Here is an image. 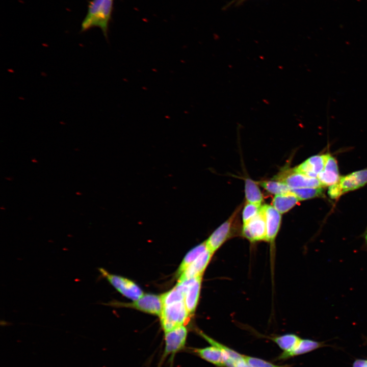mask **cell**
I'll return each mask as SVG.
<instances>
[{"mask_svg": "<svg viewBox=\"0 0 367 367\" xmlns=\"http://www.w3.org/2000/svg\"><path fill=\"white\" fill-rule=\"evenodd\" d=\"M269 338L274 342L283 352L291 351L301 339L298 335L292 333L270 336Z\"/></svg>", "mask_w": 367, "mask_h": 367, "instance_id": "ac0fdd59", "label": "cell"}, {"mask_svg": "<svg viewBox=\"0 0 367 367\" xmlns=\"http://www.w3.org/2000/svg\"><path fill=\"white\" fill-rule=\"evenodd\" d=\"M338 182L343 194L360 188L367 184V169L341 176Z\"/></svg>", "mask_w": 367, "mask_h": 367, "instance_id": "4fadbf2b", "label": "cell"}, {"mask_svg": "<svg viewBox=\"0 0 367 367\" xmlns=\"http://www.w3.org/2000/svg\"><path fill=\"white\" fill-rule=\"evenodd\" d=\"M98 271L103 277L125 297L135 301L144 295L141 289L133 281L119 275L111 274L102 268H98Z\"/></svg>", "mask_w": 367, "mask_h": 367, "instance_id": "277c9868", "label": "cell"}, {"mask_svg": "<svg viewBox=\"0 0 367 367\" xmlns=\"http://www.w3.org/2000/svg\"><path fill=\"white\" fill-rule=\"evenodd\" d=\"M107 304L113 306L133 308L159 317L161 316L163 307L162 296L152 294L143 295L140 299L132 303H126L114 301Z\"/></svg>", "mask_w": 367, "mask_h": 367, "instance_id": "5b68a950", "label": "cell"}, {"mask_svg": "<svg viewBox=\"0 0 367 367\" xmlns=\"http://www.w3.org/2000/svg\"><path fill=\"white\" fill-rule=\"evenodd\" d=\"M114 0H92L89 2L87 13L81 24L80 32L98 27L108 39L109 25L113 11Z\"/></svg>", "mask_w": 367, "mask_h": 367, "instance_id": "6da1fadb", "label": "cell"}, {"mask_svg": "<svg viewBox=\"0 0 367 367\" xmlns=\"http://www.w3.org/2000/svg\"><path fill=\"white\" fill-rule=\"evenodd\" d=\"M267 226L266 241L274 247V242L281 225V214L272 205L265 204Z\"/></svg>", "mask_w": 367, "mask_h": 367, "instance_id": "8fae6325", "label": "cell"}, {"mask_svg": "<svg viewBox=\"0 0 367 367\" xmlns=\"http://www.w3.org/2000/svg\"><path fill=\"white\" fill-rule=\"evenodd\" d=\"M258 184L268 192L275 195L285 194L291 191V189L286 184L274 179L259 181Z\"/></svg>", "mask_w": 367, "mask_h": 367, "instance_id": "ffe728a7", "label": "cell"}, {"mask_svg": "<svg viewBox=\"0 0 367 367\" xmlns=\"http://www.w3.org/2000/svg\"><path fill=\"white\" fill-rule=\"evenodd\" d=\"M207 247L205 241L198 245L189 251L184 258L181 263L177 272V275H179L184 272L187 267L191 264L201 253L206 250Z\"/></svg>", "mask_w": 367, "mask_h": 367, "instance_id": "d6986e66", "label": "cell"}, {"mask_svg": "<svg viewBox=\"0 0 367 367\" xmlns=\"http://www.w3.org/2000/svg\"><path fill=\"white\" fill-rule=\"evenodd\" d=\"M247 1L250 0H232L230 1V2L228 3L223 8L224 10H226L229 8L232 5H234L235 6H240L241 5H243L245 2H246Z\"/></svg>", "mask_w": 367, "mask_h": 367, "instance_id": "484cf974", "label": "cell"}, {"mask_svg": "<svg viewBox=\"0 0 367 367\" xmlns=\"http://www.w3.org/2000/svg\"><path fill=\"white\" fill-rule=\"evenodd\" d=\"M291 189L308 187H323L317 178L310 177L296 171L294 168L284 170L274 177Z\"/></svg>", "mask_w": 367, "mask_h": 367, "instance_id": "ba28073f", "label": "cell"}, {"mask_svg": "<svg viewBox=\"0 0 367 367\" xmlns=\"http://www.w3.org/2000/svg\"><path fill=\"white\" fill-rule=\"evenodd\" d=\"M202 276L203 275H200L189 279L185 294V303L190 316L195 312L197 305Z\"/></svg>", "mask_w": 367, "mask_h": 367, "instance_id": "5bb4252c", "label": "cell"}, {"mask_svg": "<svg viewBox=\"0 0 367 367\" xmlns=\"http://www.w3.org/2000/svg\"><path fill=\"white\" fill-rule=\"evenodd\" d=\"M324 343L309 339H302L290 352H282L278 357L277 360H285L290 358L307 353L324 346Z\"/></svg>", "mask_w": 367, "mask_h": 367, "instance_id": "9a60e30c", "label": "cell"}, {"mask_svg": "<svg viewBox=\"0 0 367 367\" xmlns=\"http://www.w3.org/2000/svg\"><path fill=\"white\" fill-rule=\"evenodd\" d=\"M240 208L238 207L230 217L220 225L205 241L207 249L214 254L226 241L238 232L237 218Z\"/></svg>", "mask_w": 367, "mask_h": 367, "instance_id": "7a4b0ae2", "label": "cell"}, {"mask_svg": "<svg viewBox=\"0 0 367 367\" xmlns=\"http://www.w3.org/2000/svg\"><path fill=\"white\" fill-rule=\"evenodd\" d=\"M261 207V205L246 202L242 213L243 224H246L255 217L259 212Z\"/></svg>", "mask_w": 367, "mask_h": 367, "instance_id": "603a6c76", "label": "cell"}, {"mask_svg": "<svg viewBox=\"0 0 367 367\" xmlns=\"http://www.w3.org/2000/svg\"><path fill=\"white\" fill-rule=\"evenodd\" d=\"M241 234L251 243L266 240L267 226L265 205L258 213L245 224H243Z\"/></svg>", "mask_w": 367, "mask_h": 367, "instance_id": "8992f818", "label": "cell"}, {"mask_svg": "<svg viewBox=\"0 0 367 367\" xmlns=\"http://www.w3.org/2000/svg\"><path fill=\"white\" fill-rule=\"evenodd\" d=\"M329 155L325 154L312 156L294 169L307 176L317 178L318 174L324 169Z\"/></svg>", "mask_w": 367, "mask_h": 367, "instance_id": "30bf717a", "label": "cell"}, {"mask_svg": "<svg viewBox=\"0 0 367 367\" xmlns=\"http://www.w3.org/2000/svg\"><path fill=\"white\" fill-rule=\"evenodd\" d=\"M245 195L247 202L261 205L263 201V196L258 184L250 178L245 179Z\"/></svg>", "mask_w": 367, "mask_h": 367, "instance_id": "e0dca14e", "label": "cell"}, {"mask_svg": "<svg viewBox=\"0 0 367 367\" xmlns=\"http://www.w3.org/2000/svg\"><path fill=\"white\" fill-rule=\"evenodd\" d=\"M212 254L207 249L201 253L179 275L178 282L183 281L198 276L203 275Z\"/></svg>", "mask_w": 367, "mask_h": 367, "instance_id": "9c48e42d", "label": "cell"}, {"mask_svg": "<svg viewBox=\"0 0 367 367\" xmlns=\"http://www.w3.org/2000/svg\"><path fill=\"white\" fill-rule=\"evenodd\" d=\"M187 336L188 330L185 325L165 333V348L160 364L168 356L172 360L177 352L184 349Z\"/></svg>", "mask_w": 367, "mask_h": 367, "instance_id": "52a82bcc", "label": "cell"}, {"mask_svg": "<svg viewBox=\"0 0 367 367\" xmlns=\"http://www.w3.org/2000/svg\"><path fill=\"white\" fill-rule=\"evenodd\" d=\"M353 367H367V360H357L354 363Z\"/></svg>", "mask_w": 367, "mask_h": 367, "instance_id": "4316f807", "label": "cell"}, {"mask_svg": "<svg viewBox=\"0 0 367 367\" xmlns=\"http://www.w3.org/2000/svg\"><path fill=\"white\" fill-rule=\"evenodd\" d=\"M317 178L324 187L336 184L339 181L340 177L338 171L324 169L318 174Z\"/></svg>", "mask_w": 367, "mask_h": 367, "instance_id": "7402d4cb", "label": "cell"}, {"mask_svg": "<svg viewBox=\"0 0 367 367\" xmlns=\"http://www.w3.org/2000/svg\"><path fill=\"white\" fill-rule=\"evenodd\" d=\"M192 351L201 359L217 367H224L226 356L222 349L216 345L193 348Z\"/></svg>", "mask_w": 367, "mask_h": 367, "instance_id": "7c38bea8", "label": "cell"}, {"mask_svg": "<svg viewBox=\"0 0 367 367\" xmlns=\"http://www.w3.org/2000/svg\"><path fill=\"white\" fill-rule=\"evenodd\" d=\"M291 191L294 193L299 200H308L322 196L323 194V187H308L292 189Z\"/></svg>", "mask_w": 367, "mask_h": 367, "instance_id": "44dd1931", "label": "cell"}, {"mask_svg": "<svg viewBox=\"0 0 367 367\" xmlns=\"http://www.w3.org/2000/svg\"><path fill=\"white\" fill-rule=\"evenodd\" d=\"M363 238L364 240L365 243V246L366 247V248H367V227L366 229L363 234Z\"/></svg>", "mask_w": 367, "mask_h": 367, "instance_id": "83f0119b", "label": "cell"}, {"mask_svg": "<svg viewBox=\"0 0 367 367\" xmlns=\"http://www.w3.org/2000/svg\"><path fill=\"white\" fill-rule=\"evenodd\" d=\"M189 316L185 301L163 306L160 318L164 333L184 325Z\"/></svg>", "mask_w": 367, "mask_h": 367, "instance_id": "3957f363", "label": "cell"}, {"mask_svg": "<svg viewBox=\"0 0 367 367\" xmlns=\"http://www.w3.org/2000/svg\"><path fill=\"white\" fill-rule=\"evenodd\" d=\"M244 358L251 367H290L287 365H276L258 357L244 355Z\"/></svg>", "mask_w": 367, "mask_h": 367, "instance_id": "cb8c5ba5", "label": "cell"}, {"mask_svg": "<svg viewBox=\"0 0 367 367\" xmlns=\"http://www.w3.org/2000/svg\"><path fill=\"white\" fill-rule=\"evenodd\" d=\"M328 194L332 199H337L343 194L338 181L329 186Z\"/></svg>", "mask_w": 367, "mask_h": 367, "instance_id": "d4e9b609", "label": "cell"}, {"mask_svg": "<svg viewBox=\"0 0 367 367\" xmlns=\"http://www.w3.org/2000/svg\"><path fill=\"white\" fill-rule=\"evenodd\" d=\"M300 201L291 191L285 194L275 195L272 206L281 214L287 212Z\"/></svg>", "mask_w": 367, "mask_h": 367, "instance_id": "2e32d148", "label": "cell"}]
</instances>
